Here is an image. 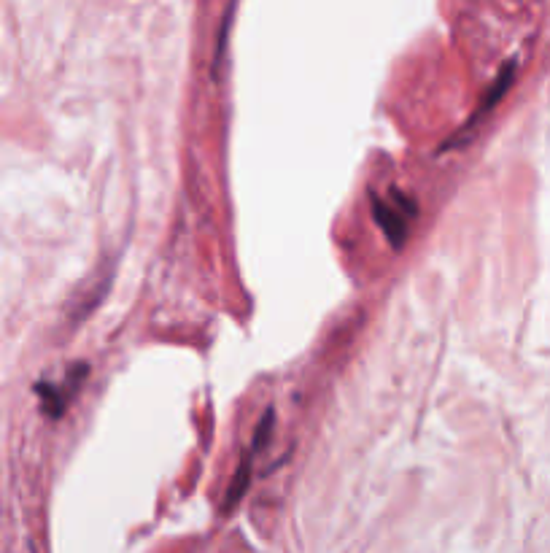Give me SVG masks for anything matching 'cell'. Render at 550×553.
<instances>
[{
  "mask_svg": "<svg viewBox=\"0 0 550 553\" xmlns=\"http://www.w3.org/2000/svg\"><path fill=\"white\" fill-rule=\"evenodd\" d=\"M373 208L375 219H378V224L386 232L391 246H402V243L408 241L410 224L416 219V206H413L410 197L391 189L386 195H373Z\"/></svg>",
  "mask_w": 550,
  "mask_h": 553,
  "instance_id": "6da1fadb",
  "label": "cell"
},
{
  "mask_svg": "<svg viewBox=\"0 0 550 553\" xmlns=\"http://www.w3.org/2000/svg\"><path fill=\"white\" fill-rule=\"evenodd\" d=\"M84 375H87V367H73L71 373L65 375V381L60 384H38L36 392L41 394V400H44V411L52 413V416H63L65 408H68V402L73 400V394L79 392V384L84 381Z\"/></svg>",
  "mask_w": 550,
  "mask_h": 553,
  "instance_id": "7a4b0ae2",
  "label": "cell"
},
{
  "mask_svg": "<svg viewBox=\"0 0 550 553\" xmlns=\"http://www.w3.org/2000/svg\"><path fill=\"white\" fill-rule=\"evenodd\" d=\"M513 73H515V71H513V65H510L507 71H502V76H499V79H497V87H494V92H488L486 98L480 100L478 111L472 114V119H467V125H464V130H462V133H459V135L470 133L472 127H478L480 119H483V116H486L488 111H491V108L497 106V100L502 98V95H505L507 87H510V81H513ZM459 135H456V138H459Z\"/></svg>",
  "mask_w": 550,
  "mask_h": 553,
  "instance_id": "3957f363",
  "label": "cell"
}]
</instances>
